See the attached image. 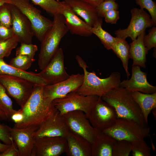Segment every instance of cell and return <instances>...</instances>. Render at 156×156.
I'll list each match as a JSON object with an SVG mask.
<instances>
[{"label":"cell","instance_id":"1","mask_svg":"<svg viewBox=\"0 0 156 156\" xmlns=\"http://www.w3.org/2000/svg\"><path fill=\"white\" fill-rule=\"evenodd\" d=\"M43 86L34 84L32 92L23 107L19 110L24 116L23 121L14 127H38L57 110L53 103H48L43 95Z\"/></svg>","mask_w":156,"mask_h":156},{"label":"cell","instance_id":"2","mask_svg":"<svg viewBox=\"0 0 156 156\" xmlns=\"http://www.w3.org/2000/svg\"><path fill=\"white\" fill-rule=\"evenodd\" d=\"M101 98L114 108L118 118L132 120L142 125L147 126L142 111L131 92L125 88L119 87L114 89Z\"/></svg>","mask_w":156,"mask_h":156},{"label":"cell","instance_id":"3","mask_svg":"<svg viewBox=\"0 0 156 156\" xmlns=\"http://www.w3.org/2000/svg\"><path fill=\"white\" fill-rule=\"evenodd\" d=\"M76 59L80 67L84 72V79L81 85L76 90L79 94L84 96L97 95L102 97L111 90L120 87V73L114 72L108 77L102 79L98 77L94 71L88 72V67L83 60L79 55Z\"/></svg>","mask_w":156,"mask_h":156},{"label":"cell","instance_id":"4","mask_svg":"<svg viewBox=\"0 0 156 156\" xmlns=\"http://www.w3.org/2000/svg\"><path fill=\"white\" fill-rule=\"evenodd\" d=\"M53 16L52 26L45 33L40 42L38 62L41 70L46 67L55 55L59 48L61 40L69 31L61 14Z\"/></svg>","mask_w":156,"mask_h":156},{"label":"cell","instance_id":"5","mask_svg":"<svg viewBox=\"0 0 156 156\" xmlns=\"http://www.w3.org/2000/svg\"><path fill=\"white\" fill-rule=\"evenodd\" d=\"M102 132L109 135L118 140L130 142L144 139L150 135V129L131 120L118 118L110 128Z\"/></svg>","mask_w":156,"mask_h":156},{"label":"cell","instance_id":"6","mask_svg":"<svg viewBox=\"0 0 156 156\" xmlns=\"http://www.w3.org/2000/svg\"><path fill=\"white\" fill-rule=\"evenodd\" d=\"M9 4L16 6L27 18L34 36L40 42L44 34L52 26L53 21L43 16L29 0H10Z\"/></svg>","mask_w":156,"mask_h":156},{"label":"cell","instance_id":"7","mask_svg":"<svg viewBox=\"0 0 156 156\" xmlns=\"http://www.w3.org/2000/svg\"><path fill=\"white\" fill-rule=\"evenodd\" d=\"M99 97L93 95L83 96L75 91L69 93L63 97L54 99L52 103L62 115L70 112L80 110L87 115Z\"/></svg>","mask_w":156,"mask_h":156},{"label":"cell","instance_id":"8","mask_svg":"<svg viewBox=\"0 0 156 156\" xmlns=\"http://www.w3.org/2000/svg\"><path fill=\"white\" fill-rule=\"evenodd\" d=\"M0 83L9 96L23 107L31 95L34 85L21 77L0 74Z\"/></svg>","mask_w":156,"mask_h":156},{"label":"cell","instance_id":"9","mask_svg":"<svg viewBox=\"0 0 156 156\" xmlns=\"http://www.w3.org/2000/svg\"><path fill=\"white\" fill-rule=\"evenodd\" d=\"M86 116L92 127L100 132L112 126L118 118L114 108L101 97Z\"/></svg>","mask_w":156,"mask_h":156},{"label":"cell","instance_id":"10","mask_svg":"<svg viewBox=\"0 0 156 156\" xmlns=\"http://www.w3.org/2000/svg\"><path fill=\"white\" fill-rule=\"evenodd\" d=\"M131 18L127 28L116 30L114 34L116 38L123 40L130 37L132 41L147 28L154 25L151 16L144 9L134 8L131 10Z\"/></svg>","mask_w":156,"mask_h":156},{"label":"cell","instance_id":"11","mask_svg":"<svg viewBox=\"0 0 156 156\" xmlns=\"http://www.w3.org/2000/svg\"><path fill=\"white\" fill-rule=\"evenodd\" d=\"M62 116L69 129L84 138L91 144L101 132L92 127L86 114L82 111H71Z\"/></svg>","mask_w":156,"mask_h":156},{"label":"cell","instance_id":"12","mask_svg":"<svg viewBox=\"0 0 156 156\" xmlns=\"http://www.w3.org/2000/svg\"><path fill=\"white\" fill-rule=\"evenodd\" d=\"M83 79V74H73L65 80L44 86L43 97L48 103H51L54 99L63 97L76 91L82 84Z\"/></svg>","mask_w":156,"mask_h":156},{"label":"cell","instance_id":"13","mask_svg":"<svg viewBox=\"0 0 156 156\" xmlns=\"http://www.w3.org/2000/svg\"><path fill=\"white\" fill-rule=\"evenodd\" d=\"M35 140L32 156H59L67 150L64 137H45Z\"/></svg>","mask_w":156,"mask_h":156},{"label":"cell","instance_id":"14","mask_svg":"<svg viewBox=\"0 0 156 156\" xmlns=\"http://www.w3.org/2000/svg\"><path fill=\"white\" fill-rule=\"evenodd\" d=\"M69 131L62 115L57 110L39 127L34 133V138L35 139L45 137L65 138Z\"/></svg>","mask_w":156,"mask_h":156},{"label":"cell","instance_id":"15","mask_svg":"<svg viewBox=\"0 0 156 156\" xmlns=\"http://www.w3.org/2000/svg\"><path fill=\"white\" fill-rule=\"evenodd\" d=\"M38 73L46 81L47 85L57 83L70 77L65 69L62 48H59L46 67Z\"/></svg>","mask_w":156,"mask_h":156},{"label":"cell","instance_id":"16","mask_svg":"<svg viewBox=\"0 0 156 156\" xmlns=\"http://www.w3.org/2000/svg\"><path fill=\"white\" fill-rule=\"evenodd\" d=\"M8 128L17 148L18 156H32L35 140L34 134L38 127L18 128L8 126Z\"/></svg>","mask_w":156,"mask_h":156},{"label":"cell","instance_id":"17","mask_svg":"<svg viewBox=\"0 0 156 156\" xmlns=\"http://www.w3.org/2000/svg\"><path fill=\"white\" fill-rule=\"evenodd\" d=\"M10 4L12 16V27L19 42L31 43L34 36L31 23L27 18L14 5Z\"/></svg>","mask_w":156,"mask_h":156},{"label":"cell","instance_id":"18","mask_svg":"<svg viewBox=\"0 0 156 156\" xmlns=\"http://www.w3.org/2000/svg\"><path fill=\"white\" fill-rule=\"evenodd\" d=\"M60 2L62 5L61 14L63 16L65 24L70 32L85 37L92 35V27L80 18L65 1Z\"/></svg>","mask_w":156,"mask_h":156},{"label":"cell","instance_id":"19","mask_svg":"<svg viewBox=\"0 0 156 156\" xmlns=\"http://www.w3.org/2000/svg\"><path fill=\"white\" fill-rule=\"evenodd\" d=\"M120 87L131 92L138 91L147 94L156 92V87L150 84L147 79V74L138 65L132 66V76L129 79L121 81Z\"/></svg>","mask_w":156,"mask_h":156},{"label":"cell","instance_id":"20","mask_svg":"<svg viewBox=\"0 0 156 156\" xmlns=\"http://www.w3.org/2000/svg\"><path fill=\"white\" fill-rule=\"evenodd\" d=\"M65 138L67 156H92L91 144L84 138L69 130Z\"/></svg>","mask_w":156,"mask_h":156},{"label":"cell","instance_id":"21","mask_svg":"<svg viewBox=\"0 0 156 156\" xmlns=\"http://www.w3.org/2000/svg\"><path fill=\"white\" fill-rule=\"evenodd\" d=\"M74 12L92 27L99 21L96 8L81 0H64Z\"/></svg>","mask_w":156,"mask_h":156},{"label":"cell","instance_id":"22","mask_svg":"<svg viewBox=\"0 0 156 156\" xmlns=\"http://www.w3.org/2000/svg\"><path fill=\"white\" fill-rule=\"evenodd\" d=\"M0 74L16 76L26 79L34 84L44 86L47 85L46 81L39 74L24 71L6 63L0 58Z\"/></svg>","mask_w":156,"mask_h":156},{"label":"cell","instance_id":"23","mask_svg":"<svg viewBox=\"0 0 156 156\" xmlns=\"http://www.w3.org/2000/svg\"><path fill=\"white\" fill-rule=\"evenodd\" d=\"M116 140L101 132L91 144L92 156H112V149Z\"/></svg>","mask_w":156,"mask_h":156},{"label":"cell","instance_id":"24","mask_svg":"<svg viewBox=\"0 0 156 156\" xmlns=\"http://www.w3.org/2000/svg\"><path fill=\"white\" fill-rule=\"evenodd\" d=\"M146 31L142 32L136 39L129 44V57L133 60L132 66L138 65L142 68L146 67V55L148 53L143 41Z\"/></svg>","mask_w":156,"mask_h":156},{"label":"cell","instance_id":"25","mask_svg":"<svg viewBox=\"0 0 156 156\" xmlns=\"http://www.w3.org/2000/svg\"><path fill=\"white\" fill-rule=\"evenodd\" d=\"M131 93L142 111L146 124H148L149 114L153 109L156 108V92L147 94L134 91Z\"/></svg>","mask_w":156,"mask_h":156},{"label":"cell","instance_id":"26","mask_svg":"<svg viewBox=\"0 0 156 156\" xmlns=\"http://www.w3.org/2000/svg\"><path fill=\"white\" fill-rule=\"evenodd\" d=\"M129 47V44L126 40L121 39L116 37L115 41L111 49L121 60L127 79L130 75L128 70V61L130 58Z\"/></svg>","mask_w":156,"mask_h":156},{"label":"cell","instance_id":"27","mask_svg":"<svg viewBox=\"0 0 156 156\" xmlns=\"http://www.w3.org/2000/svg\"><path fill=\"white\" fill-rule=\"evenodd\" d=\"M102 23V20L101 18L92 27L91 31L92 34H94L99 38L105 48L108 50L111 49L115 41L116 37H113L103 29Z\"/></svg>","mask_w":156,"mask_h":156},{"label":"cell","instance_id":"28","mask_svg":"<svg viewBox=\"0 0 156 156\" xmlns=\"http://www.w3.org/2000/svg\"><path fill=\"white\" fill-rule=\"evenodd\" d=\"M0 109L6 115L8 120H10L12 116L17 111L14 109L12 101L0 83Z\"/></svg>","mask_w":156,"mask_h":156},{"label":"cell","instance_id":"29","mask_svg":"<svg viewBox=\"0 0 156 156\" xmlns=\"http://www.w3.org/2000/svg\"><path fill=\"white\" fill-rule=\"evenodd\" d=\"M35 5L41 7L48 13L54 16L61 14L62 5L56 0H30Z\"/></svg>","mask_w":156,"mask_h":156},{"label":"cell","instance_id":"30","mask_svg":"<svg viewBox=\"0 0 156 156\" xmlns=\"http://www.w3.org/2000/svg\"><path fill=\"white\" fill-rule=\"evenodd\" d=\"M18 42V38L15 34L8 39L0 41V58L8 57L12 50L17 47Z\"/></svg>","mask_w":156,"mask_h":156},{"label":"cell","instance_id":"31","mask_svg":"<svg viewBox=\"0 0 156 156\" xmlns=\"http://www.w3.org/2000/svg\"><path fill=\"white\" fill-rule=\"evenodd\" d=\"M132 151V144L128 141L116 140L112 149V156H129Z\"/></svg>","mask_w":156,"mask_h":156},{"label":"cell","instance_id":"32","mask_svg":"<svg viewBox=\"0 0 156 156\" xmlns=\"http://www.w3.org/2000/svg\"><path fill=\"white\" fill-rule=\"evenodd\" d=\"M35 60L34 58L26 56L18 55L11 60L9 64L18 69L26 71L31 67Z\"/></svg>","mask_w":156,"mask_h":156},{"label":"cell","instance_id":"33","mask_svg":"<svg viewBox=\"0 0 156 156\" xmlns=\"http://www.w3.org/2000/svg\"><path fill=\"white\" fill-rule=\"evenodd\" d=\"M133 156H151V149L144 139L138 140L131 143Z\"/></svg>","mask_w":156,"mask_h":156},{"label":"cell","instance_id":"34","mask_svg":"<svg viewBox=\"0 0 156 156\" xmlns=\"http://www.w3.org/2000/svg\"><path fill=\"white\" fill-rule=\"evenodd\" d=\"M140 8L146 9L149 13L154 25H156V3L152 0H135Z\"/></svg>","mask_w":156,"mask_h":156},{"label":"cell","instance_id":"35","mask_svg":"<svg viewBox=\"0 0 156 156\" xmlns=\"http://www.w3.org/2000/svg\"><path fill=\"white\" fill-rule=\"evenodd\" d=\"M38 50V47L36 45L32 43H21V45L16 49V56L25 55L34 59Z\"/></svg>","mask_w":156,"mask_h":156},{"label":"cell","instance_id":"36","mask_svg":"<svg viewBox=\"0 0 156 156\" xmlns=\"http://www.w3.org/2000/svg\"><path fill=\"white\" fill-rule=\"evenodd\" d=\"M10 4L6 3L0 7V23L8 27L12 25Z\"/></svg>","mask_w":156,"mask_h":156},{"label":"cell","instance_id":"37","mask_svg":"<svg viewBox=\"0 0 156 156\" xmlns=\"http://www.w3.org/2000/svg\"><path fill=\"white\" fill-rule=\"evenodd\" d=\"M118 4L115 1L105 0L103 1L96 8L98 16L101 18L106 11L112 9L118 10Z\"/></svg>","mask_w":156,"mask_h":156},{"label":"cell","instance_id":"38","mask_svg":"<svg viewBox=\"0 0 156 156\" xmlns=\"http://www.w3.org/2000/svg\"><path fill=\"white\" fill-rule=\"evenodd\" d=\"M148 33L145 35L143 39L144 45L147 51L154 47L156 48V27L153 25L148 31Z\"/></svg>","mask_w":156,"mask_h":156},{"label":"cell","instance_id":"39","mask_svg":"<svg viewBox=\"0 0 156 156\" xmlns=\"http://www.w3.org/2000/svg\"><path fill=\"white\" fill-rule=\"evenodd\" d=\"M106 22L111 24H116L120 19L119 12L118 10L112 9L106 11L103 15Z\"/></svg>","mask_w":156,"mask_h":156},{"label":"cell","instance_id":"40","mask_svg":"<svg viewBox=\"0 0 156 156\" xmlns=\"http://www.w3.org/2000/svg\"><path fill=\"white\" fill-rule=\"evenodd\" d=\"M0 140L3 143L10 145L13 140L8 128V125L0 124Z\"/></svg>","mask_w":156,"mask_h":156},{"label":"cell","instance_id":"41","mask_svg":"<svg viewBox=\"0 0 156 156\" xmlns=\"http://www.w3.org/2000/svg\"><path fill=\"white\" fill-rule=\"evenodd\" d=\"M14 35L12 27H7L0 23V42L8 39Z\"/></svg>","mask_w":156,"mask_h":156},{"label":"cell","instance_id":"42","mask_svg":"<svg viewBox=\"0 0 156 156\" xmlns=\"http://www.w3.org/2000/svg\"><path fill=\"white\" fill-rule=\"evenodd\" d=\"M0 156H18L17 148L15 146L13 140L6 149L0 153Z\"/></svg>","mask_w":156,"mask_h":156},{"label":"cell","instance_id":"43","mask_svg":"<svg viewBox=\"0 0 156 156\" xmlns=\"http://www.w3.org/2000/svg\"><path fill=\"white\" fill-rule=\"evenodd\" d=\"M24 119V116L19 109L11 117V120L14 122L15 124H17L21 122Z\"/></svg>","mask_w":156,"mask_h":156},{"label":"cell","instance_id":"44","mask_svg":"<svg viewBox=\"0 0 156 156\" xmlns=\"http://www.w3.org/2000/svg\"><path fill=\"white\" fill-rule=\"evenodd\" d=\"M89 3L92 6L96 7L98 6L103 0H81Z\"/></svg>","mask_w":156,"mask_h":156},{"label":"cell","instance_id":"45","mask_svg":"<svg viewBox=\"0 0 156 156\" xmlns=\"http://www.w3.org/2000/svg\"><path fill=\"white\" fill-rule=\"evenodd\" d=\"M0 120H8V118L5 113L0 109Z\"/></svg>","mask_w":156,"mask_h":156},{"label":"cell","instance_id":"46","mask_svg":"<svg viewBox=\"0 0 156 156\" xmlns=\"http://www.w3.org/2000/svg\"><path fill=\"white\" fill-rule=\"evenodd\" d=\"M9 145H7L0 142V152L2 153L8 147Z\"/></svg>","mask_w":156,"mask_h":156},{"label":"cell","instance_id":"47","mask_svg":"<svg viewBox=\"0 0 156 156\" xmlns=\"http://www.w3.org/2000/svg\"><path fill=\"white\" fill-rule=\"evenodd\" d=\"M10 0H0V7L5 3H9Z\"/></svg>","mask_w":156,"mask_h":156},{"label":"cell","instance_id":"48","mask_svg":"<svg viewBox=\"0 0 156 156\" xmlns=\"http://www.w3.org/2000/svg\"><path fill=\"white\" fill-rule=\"evenodd\" d=\"M156 108H155L154 109H153L152 110V112H153V115L155 117V118H156V115L155 114H156Z\"/></svg>","mask_w":156,"mask_h":156},{"label":"cell","instance_id":"49","mask_svg":"<svg viewBox=\"0 0 156 156\" xmlns=\"http://www.w3.org/2000/svg\"><path fill=\"white\" fill-rule=\"evenodd\" d=\"M57 1H58V2H59L60 1V0H56Z\"/></svg>","mask_w":156,"mask_h":156},{"label":"cell","instance_id":"50","mask_svg":"<svg viewBox=\"0 0 156 156\" xmlns=\"http://www.w3.org/2000/svg\"><path fill=\"white\" fill-rule=\"evenodd\" d=\"M112 0V1H115L116 0Z\"/></svg>","mask_w":156,"mask_h":156},{"label":"cell","instance_id":"51","mask_svg":"<svg viewBox=\"0 0 156 156\" xmlns=\"http://www.w3.org/2000/svg\"></svg>","mask_w":156,"mask_h":156}]
</instances>
